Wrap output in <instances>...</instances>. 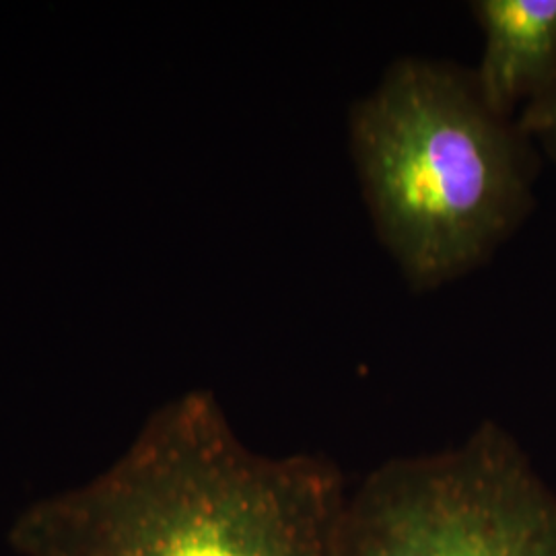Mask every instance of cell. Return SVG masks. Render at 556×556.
I'll list each match as a JSON object with an SVG mask.
<instances>
[{
    "label": "cell",
    "instance_id": "cell-2",
    "mask_svg": "<svg viewBox=\"0 0 556 556\" xmlns=\"http://www.w3.org/2000/svg\"><path fill=\"white\" fill-rule=\"evenodd\" d=\"M349 149L379 243L415 293L484 266L536 206V144L450 60H394L351 105Z\"/></svg>",
    "mask_w": 556,
    "mask_h": 556
},
{
    "label": "cell",
    "instance_id": "cell-1",
    "mask_svg": "<svg viewBox=\"0 0 556 556\" xmlns=\"http://www.w3.org/2000/svg\"><path fill=\"white\" fill-rule=\"evenodd\" d=\"M349 493L332 457L256 454L190 394L110 472L29 503L7 540L20 556H337Z\"/></svg>",
    "mask_w": 556,
    "mask_h": 556
},
{
    "label": "cell",
    "instance_id": "cell-4",
    "mask_svg": "<svg viewBox=\"0 0 556 556\" xmlns=\"http://www.w3.org/2000/svg\"><path fill=\"white\" fill-rule=\"evenodd\" d=\"M482 54L472 75L486 105L517 118L556 83V0H475Z\"/></svg>",
    "mask_w": 556,
    "mask_h": 556
},
{
    "label": "cell",
    "instance_id": "cell-5",
    "mask_svg": "<svg viewBox=\"0 0 556 556\" xmlns=\"http://www.w3.org/2000/svg\"><path fill=\"white\" fill-rule=\"evenodd\" d=\"M517 122L538 151L556 163V83L542 98L526 105Z\"/></svg>",
    "mask_w": 556,
    "mask_h": 556
},
{
    "label": "cell",
    "instance_id": "cell-3",
    "mask_svg": "<svg viewBox=\"0 0 556 556\" xmlns=\"http://www.w3.org/2000/svg\"><path fill=\"white\" fill-rule=\"evenodd\" d=\"M337 556H556V491L484 420L452 447L386 459L351 489Z\"/></svg>",
    "mask_w": 556,
    "mask_h": 556
}]
</instances>
